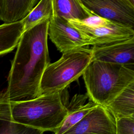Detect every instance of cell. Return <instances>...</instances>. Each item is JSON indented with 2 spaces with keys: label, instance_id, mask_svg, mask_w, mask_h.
Masks as SVG:
<instances>
[{
  "label": "cell",
  "instance_id": "obj_1",
  "mask_svg": "<svg viewBox=\"0 0 134 134\" xmlns=\"http://www.w3.org/2000/svg\"><path fill=\"white\" fill-rule=\"evenodd\" d=\"M46 19L25 31L18 45L7 77V86L0 95L9 102L32 99L40 96L43 73L50 63Z\"/></svg>",
  "mask_w": 134,
  "mask_h": 134
},
{
  "label": "cell",
  "instance_id": "obj_2",
  "mask_svg": "<svg viewBox=\"0 0 134 134\" xmlns=\"http://www.w3.org/2000/svg\"><path fill=\"white\" fill-rule=\"evenodd\" d=\"M62 92L42 95L28 100L9 102L13 120L43 132H54L68 113Z\"/></svg>",
  "mask_w": 134,
  "mask_h": 134
},
{
  "label": "cell",
  "instance_id": "obj_3",
  "mask_svg": "<svg viewBox=\"0 0 134 134\" xmlns=\"http://www.w3.org/2000/svg\"><path fill=\"white\" fill-rule=\"evenodd\" d=\"M82 76L89 99L104 107L134 82L133 69L96 60L91 61Z\"/></svg>",
  "mask_w": 134,
  "mask_h": 134
},
{
  "label": "cell",
  "instance_id": "obj_4",
  "mask_svg": "<svg viewBox=\"0 0 134 134\" xmlns=\"http://www.w3.org/2000/svg\"><path fill=\"white\" fill-rule=\"evenodd\" d=\"M91 61V49L84 47L62 53L58 60L46 67L40 84V96L63 91L82 75Z\"/></svg>",
  "mask_w": 134,
  "mask_h": 134
},
{
  "label": "cell",
  "instance_id": "obj_5",
  "mask_svg": "<svg viewBox=\"0 0 134 134\" xmlns=\"http://www.w3.org/2000/svg\"><path fill=\"white\" fill-rule=\"evenodd\" d=\"M69 22L85 37L90 45H102L134 37L133 28L96 15L83 21Z\"/></svg>",
  "mask_w": 134,
  "mask_h": 134
},
{
  "label": "cell",
  "instance_id": "obj_6",
  "mask_svg": "<svg viewBox=\"0 0 134 134\" xmlns=\"http://www.w3.org/2000/svg\"><path fill=\"white\" fill-rule=\"evenodd\" d=\"M94 15L133 28L134 0H81Z\"/></svg>",
  "mask_w": 134,
  "mask_h": 134
},
{
  "label": "cell",
  "instance_id": "obj_7",
  "mask_svg": "<svg viewBox=\"0 0 134 134\" xmlns=\"http://www.w3.org/2000/svg\"><path fill=\"white\" fill-rule=\"evenodd\" d=\"M48 36L58 50L63 53L90 45L89 41L68 20L53 15L49 20Z\"/></svg>",
  "mask_w": 134,
  "mask_h": 134
},
{
  "label": "cell",
  "instance_id": "obj_8",
  "mask_svg": "<svg viewBox=\"0 0 134 134\" xmlns=\"http://www.w3.org/2000/svg\"><path fill=\"white\" fill-rule=\"evenodd\" d=\"M116 120L104 106L97 105L63 134H116Z\"/></svg>",
  "mask_w": 134,
  "mask_h": 134
},
{
  "label": "cell",
  "instance_id": "obj_9",
  "mask_svg": "<svg viewBox=\"0 0 134 134\" xmlns=\"http://www.w3.org/2000/svg\"><path fill=\"white\" fill-rule=\"evenodd\" d=\"M92 60L121 65L133 69L134 37L122 41L93 46Z\"/></svg>",
  "mask_w": 134,
  "mask_h": 134
},
{
  "label": "cell",
  "instance_id": "obj_10",
  "mask_svg": "<svg viewBox=\"0 0 134 134\" xmlns=\"http://www.w3.org/2000/svg\"><path fill=\"white\" fill-rule=\"evenodd\" d=\"M40 1L0 0V20L10 24L23 20Z\"/></svg>",
  "mask_w": 134,
  "mask_h": 134
},
{
  "label": "cell",
  "instance_id": "obj_11",
  "mask_svg": "<svg viewBox=\"0 0 134 134\" xmlns=\"http://www.w3.org/2000/svg\"><path fill=\"white\" fill-rule=\"evenodd\" d=\"M53 15L68 21H83L95 15L81 0H52Z\"/></svg>",
  "mask_w": 134,
  "mask_h": 134
},
{
  "label": "cell",
  "instance_id": "obj_12",
  "mask_svg": "<svg viewBox=\"0 0 134 134\" xmlns=\"http://www.w3.org/2000/svg\"><path fill=\"white\" fill-rule=\"evenodd\" d=\"M104 107L115 120L134 117V82L128 85Z\"/></svg>",
  "mask_w": 134,
  "mask_h": 134
},
{
  "label": "cell",
  "instance_id": "obj_13",
  "mask_svg": "<svg viewBox=\"0 0 134 134\" xmlns=\"http://www.w3.org/2000/svg\"><path fill=\"white\" fill-rule=\"evenodd\" d=\"M43 131L14 121L9 102L0 95V134H43Z\"/></svg>",
  "mask_w": 134,
  "mask_h": 134
},
{
  "label": "cell",
  "instance_id": "obj_14",
  "mask_svg": "<svg viewBox=\"0 0 134 134\" xmlns=\"http://www.w3.org/2000/svg\"><path fill=\"white\" fill-rule=\"evenodd\" d=\"M24 32L23 20L10 24L0 25V55L13 51L17 47Z\"/></svg>",
  "mask_w": 134,
  "mask_h": 134
},
{
  "label": "cell",
  "instance_id": "obj_15",
  "mask_svg": "<svg viewBox=\"0 0 134 134\" xmlns=\"http://www.w3.org/2000/svg\"><path fill=\"white\" fill-rule=\"evenodd\" d=\"M53 16L52 0H41L23 20L24 31Z\"/></svg>",
  "mask_w": 134,
  "mask_h": 134
},
{
  "label": "cell",
  "instance_id": "obj_16",
  "mask_svg": "<svg viewBox=\"0 0 134 134\" xmlns=\"http://www.w3.org/2000/svg\"><path fill=\"white\" fill-rule=\"evenodd\" d=\"M98 105L90 99L89 102L68 110V113L61 126L53 132L54 134H63L79 121Z\"/></svg>",
  "mask_w": 134,
  "mask_h": 134
},
{
  "label": "cell",
  "instance_id": "obj_17",
  "mask_svg": "<svg viewBox=\"0 0 134 134\" xmlns=\"http://www.w3.org/2000/svg\"><path fill=\"white\" fill-rule=\"evenodd\" d=\"M116 134H134V117L116 119Z\"/></svg>",
  "mask_w": 134,
  "mask_h": 134
}]
</instances>
